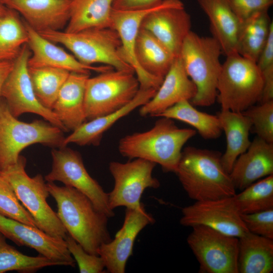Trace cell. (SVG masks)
I'll list each match as a JSON object with an SVG mask.
<instances>
[{"instance_id":"obj_18","label":"cell","mask_w":273,"mask_h":273,"mask_svg":"<svg viewBox=\"0 0 273 273\" xmlns=\"http://www.w3.org/2000/svg\"><path fill=\"white\" fill-rule=\"evenodd\" d=\"M159 5L151 8L141 10L113 9L111 13V27L119 35L122 55L135 73L140 88L158 89L163 80L144 71L139 66L135 55V41L142 22L144 18Z\"/></svg>"},{"instance_id":"obj_34","label":"cell","mask_w":273,"mask_h":273,"mask_svg":"<svg viewBox=\"0 0 273 273\" xmlns=\"http://www.w3.org/2000/svg\"><path fill=\"white\" fill-rule=\"evenodd\" d=\"M233 197L240 214L273 208V174L253 183Z\"/></svg>"},{"instance_id":"obj_13","label":"cell","mask_w":273,"mask_h":273,"mask_svg":"<svg viewBox=\"0 0 273 273\" xmlns=\"http://www.w3.org/2000/svg\"><path fill=\"white\" fill-rule=\"evenodd\" d=\"M156 164L141 158L125 163L112 161L109 169L114 180L113 190L108 194L110 207L138 209L144 205L141 198L147 188L157 189L159 181L153 176Z\"/></svg>"},{"instance_id":"obj_33","label":"cell","mask_w":273,"mask_h":273,"mask_svg":"<svg viewBox=\"0 0 273 273\" xmlns=\"http://www.w3.org/2000/svg\"><path fill=\"white\" fill-rule=\"evenodd\" d=\"M34 93L39 102L52 109L70 72L53 67H28Z\"/></svg>"},{"instance_id":"obj_42","label":"cell","mask_w":273,"mask_h":273,"mask_svg":"<svg viewBox=\"0 0 273 273\" xmlns=\"http://www.w3.org/2000/svg\"><path fill=\"white\" fill-rule=\"evenodd\" d=\"M163 0H114L113 9L120 10L149 9L160 4Z\"/></svg>"},{"instance_id":"obj_17","label":"cell","mask_w":273,"mask_h":273,"mask_svg":"<svg viewBox=\"0 0 273 273\" xmlns=\"http://www.w3.org/2000/svg\"><path fill=\"white\" fill-rule=\"evenodd\" d=\"M0 232L16 244L32 248L61 265L74 267L75 261L64 239L51 236L36 227L0 214Z\"/></svg>"},{"instance_id":"obj_20","label":"cell","mask_w":273,"mask_h":273,"mask_svg":"<svg viewBox=\"0 0 273 273\" xmlns=\"http://www.w3.org/2000/svg\"><path fill=\"white\" fill-rule=\"evenodd\" d=\"M28 35V45L31 54L28 61V67H53L62 69L70 72L89 74L90 71L103 72L112 68L95 67L83 64L74 56L63 49L41 36L24 20Z\"/></svg>"},{"instance_id":"obj_44","label":"cell","mask_w":273,"mask_h":273,"mask_svg":"<svg viewBox=\"0 0 273 273\" xmlns=\"http://www.w3.org/2000/svg\"><path fill=\"white\" fill-rule=\"evenodd\" d=\"M8 8L5 6L0 0V18L4 16L7 12Z\"/></svg>"},{"instance_id":"obj_16","label":"cell","mask_w":273,"mask_h":273,"mask_svg":"<svg viewBox=\"0 0 273 273\" xmlns=\"http://www.w3.org/2000/svg\"><path fill=\"white\" fill-rule=\"evenodd\" d=\"M154 222V217L146 212L144 205L138 209L126 208L121 228L114 239L102 244L98 251L109 272H125L127 261L133 254L136 238L144 228Z\"/></svg>"},{"instance_id":"obj_40","label":"cell","mask_w":273,"mask_h":273,"mask_svg":"<svg viewBox=\"0 0 273 273\" xmlns=\"http://www.w3.org/2000/svg\"><path fill=\"white\" fill-rule=\"evenodd\" d=\"M241 217L248 232L273 239V208Z\"/></svg>"},{"instance_id":"obj_28","label":"cell","mask_w":273,"mask_h":273,"mask_svg":"<svg viewBox=\"0 0 273 273\" xmlns=\"http://www.w3.org/2000/svg\"><path fill=\"white\" fill-rule=\"evenodd\" d=\"M70 18L65 31L76 32L111 27L114 0H70Z\"/></svg>"},{"instance_id":"obj_7","label":"cell","mask_w":273,"mask_h":273,"mask_svg":"<svg viewBox=\"0 0 273 273\" xmlns=\"http://www.w3.org/2000/svg\"><path fill=\"white\" fill-rule=\"evenodd\" d=\"M263 87L256 63L234 54L222 64L216 100L221 110L243 112L259 102Z\"/></svg>"},{"instance_id":"obj_32","label":"cell","mask_w":273,"mask_h":273,"mask_svg":"<svg viewBox=\"0 0 273 273\" xmlns=\"http://www.w3.org/2000/svg\"><path fill=\"white\" fill-rule=\"evenodd\" d=\"M18 14L8 8L0 18V62L14 61L28 42L25 26Z\"/></svg>"},{"instance_id":"obj_26","label":"cell","mask_w":273,"mask_h":273,"mask_svg":"<svg viewBox=\"0 0 273 273\" xmlns=\"http://www.w3.org/2000/svg\"><path fill=\"white\" fill-rule=\"evenodd\" d=\"M217 116L226 141L225 151L221 156V163L230 173L236 159L251 144L249 134L252 123L243 112L221 110Z\"/></svg>"},{"instance_id":"obj_1","label":"cell","mask_w":273,"mask_h":273,"mask_svg":"<svg viewBox=\"0 0 273 273\" xmlns=\"http://www.w3.org/2000/svg\"><path fill=\"white\" fill-rule=\"evenodd\" d=\"M56 202L57 214L67 234L91 254L99 255L100 246L111 240L108 217L99 211L90 200L74 188L47 183Z\"/></svg>"},{"instance_id":"obj_31","label":"cell","mask_w":273,"mask_h":273,"mask_svg":"<svg viewBox=\"0 0 273 273\" xmlns=\"http://www.w3.org/2000/svg\"><path fill=\"white\" fill-rule=\"evenodd\" d=\"M158 117H166L186 123L195 128L203 138L207 140L219 138L222 131L217 115L198 110L190 101H182L175 104Z\"/></svg>"},{"instance_id":"obj_6","label":"cell","mask_w":273,"mask_h":273,"mask_svg":"<svg viewBox=\"0 0 273 273\" xmlns=\"http://www.w3.org/2000/svg\"><path fill=\"white\" fill-rule=\"evenodd\" d=\"M64 139L59 127L43 120L20 121L0 102V171L16 164L25 148L37 143L63 147Z\"/></svg>"},{"instance_id":"obj_43","label":"cell","mask_w":273,"mask_h":273,"mask_svg":"<svg viewBox=\"0 0 273 273\" xmlns=\"http://www.w3.org/2000/svg\"><path fill=\"white\" fill-rule=\"evenodd\" d=\"M14 63V61L0 62V98L3 86L13 68Z\"/></svg>"},{"instance_id":"obj_30","label":"cell","mask_w":273,"mask_h":273,"mask_svg":"<svg viewBox=\"0 0 273 273\" xmlns=\"http://www.w3.org/2000/svg\"><path fill=\"white\" fill-rule=\"evenodd\" d=\"M273 27L268 11L258 12L241 23L238 53L256 63Z\"/></svg>"},{"instance_id":"obj_15","label":"cell","mask_w":273,"mask_h":273,"mask_svg":"<svg viewBox=\"0 0 273 273\" xmlns=\"http://www.w3.org/2000/svg\"><path fill=\"white\" fill-rule=\"evenodd\" d=\"M141 28L151 33L176 58L191 31V19L180 0H163L144 18Z\"/></svg>"},{"instance_id":"obj_29","label":"cell","mask_w":273,"mask_h":273,"mask_svg":"<svg viewBox=\"0 0 273 273\" xmlns=\"http://www.w3.org/2000/svg\"><path fill=\"white\" fill-rule=\"evenodd\" d=\"M135 55L144 71L162 79L175 58L154 35L142 28L135 41Z\"/></svg>"},{"instance_id":"obj_12","label":"cell","mask_w":273,"mask_h":273,"mask_svg":"<svg viewBox=\"0 0 273 273\" xmlns=\"http://www.w3.org/2000/svg\"><path fill=\"white\" fill-rule=\"evenodd\" d=\"M31 54L28 45L24 44L3 86L1 97L15 117L26 113L36 114L63 131H67L53 111L43 106L34 93L28 72V61Z\"/></svg>"},{"instance_id":"obj_21","label":"cell","mask_w":273,"mask_h":273,"mask_svg":"<svg viewBox=\"0 0 273 273\" xmlns=\"http://www.w3.org/2000/svg\"><path fill=\"white\" fill-rule=\"evenodd\" d=\"M8 8L21 14L37 32L61 30L70 18V0H1Z\"/></svg>"},{"instance_id":"obj_39","label":"cell","mask_w":273,"mask_h":273,"mask_svg":"<svg viewBox=\"0 0 273 273\" xmlns=\"http://www.w3.org/2000/svg\"><path fill=\"white\" fill-rule=\"evenodd\" d=\"M69 252L76 262L81 273L105 272V266L99 255L86 252L82 246L67 234L64 239Z\"/></svg>"},{"instance_id":"obj_36","label":"cell","mask_w":273,"mask_h":273,"mask_svg":"<svg viewBox=\"0 0 273 273\" xmlns=\"http://www.w3.org/2000/svg\"><path fill=\"white\" fill-rule=\"evenodd\" d=\"M0 214L37 228L34 219L21 203L11 185L1 175Z\"/></svg>"},{"instance_id":"obj_9","label":"cell","mask_w":273,"mask_h":273,"mask_svg":"<svg viewBox=\"0 0 273 273\" xmlns=\"http://www.w3.org/2000/svg\"><path fill=\"white\" fill-rule=\"evenodd\" d=\"M140 83L133 71L112 69L87 79L84 96L86 120L122 108L135 97Z\"/></svg>"},{"instance_id":"obj_27","label":"cell","mask_w":273,"mask_h":273,"mask_svg":"<svg viewBox=\"0 0 273 273\" xmlns=\"http://www.w3.org/2000/svg\"><path fill=\"white\" fill-rule=\"evenodd\" d=\"M238 239V273L273 271V239L249 232Z\"/></svg>"},{"instance_id":"obj_19","label":"cell","mask_w":273,"mask_h":273,"mask_svg":"<svg viewBox=\"0 0 273 273\" xmlns=\"http://www.w3.org/2000/svg\"><path fill=\"white\" fill-rule=\"evenodd\" d=\"M196 93V85L186 73L179 56L174 59L155 95L140 107V114L143 117H158L179 102L191 101Z\"/></svg>"},{"instance_id":"obj_38","label":"cell","mask_w":273,"mask_h":273,"mask_svg":"<svg viewBox=\"0 0 273 273\" xmlns=\"http://www.w3.org/2000/svg\"><path fill=\"white\" fill-rule=\"evenodd\" d=\"M256 64L262 75L263 87L259 103L273 100V27Z\"/></svg>"},{"instance_id":"obj_24","label":"cell","mask_w":273,"mask_h":273,"mask_svg":"<svg viewBox=\"0 0 273 273\" xmlns=\"http://www.w3.org/2000/svg\"><path fill=\"white\" fill-rule=\"evenodd\" d=\"M89 74L71 72L61 88L52 110L67 131L86 121L84 96Z\"/></svg>"},{"instance_id":"obj_41","label":"cell","mask_w":273,"mask_h":273,"mask_svg":"<svg viewBox=\"0 0 273 273\" xmlns=\"http://www.w3.org/2000/svg\"><path fill=\"white\" fill-rule=\"evenodd\" d=\"M240 23L260 12L268 11L273 0H228Z\"/></svg>"},{"instance_id":"obj_37","label":"cell","mask_w":273,"mask_h":273,"mask_svg":"<svg viewBox=\"0 0 273 273\" xmlns=\"http://www.w3.org/2000/svg\"><path fill=\"white\" fill-rule=\"evenodd\" d=\"M243 113L251 121V131L266 142L273 143V100L254 105Z\"/></svg>"},{"instance_id":"obj_14","label":"cell","mask_w":273,"mask_h":273,"mask_svg":"<svg viewBox=\"0 0 273 273\" xmlns=\"http://www.w3.org/2000/svg\"><path fill=\"white\" fill-rule=\"evenodd\" d=\"M233 196L195 201L183 207L180 223L191 228L204 225L227 235L241 237L248 231L241 219Z\"/></svg>"},{"instance_id":"obj_11","label":"cell","mask_w":273,"mask_h":273,"mask_svg":"<svg viewBox=\"0 0 273 273\" xmlns=\"http://www.w3.org/2000/svg\"><path fill=\"white\" fill-rule=\"evenodd\" d=\"M51 171L45 176L48 183L62 182L65 186L77 190L86 196L101 212L111 218L115 215L109 206L108 194L88 173L78 152L66 146L51 152Z\"/></svg>"},{"instance_id":"obj_8","label":"cell","mask_w":273,"mask_h":273,"mask_svg":"<svg viewBox=\"0 0 273 273\" xmlns=\"http://www.w3.org/2000/svg\"><path fill=\"white\" fill-rule=\"evenodd\" d=\"M26 164V159L20 156L17 163L0 171V175L11 185L37 227L51 236L64 240L67 232L47 202L50 193L43 177L40 174L30 177L25 171Z\"/></svg>"},{"instance_id":"obj_4","label":"cell","mask_w":273,"mask_h":273,"mask_svg":"<svg viewBox=\"0 0 273 273\" xmlns=\"http://www.w3.org/2000/svg\"><path fill=\"white\" fill-rule=\"evenodd\" d=\"M221 53L219 43L212 36H201L191 31L184 41L179 57L197 88L191 101L193 106L208 107L216 100Z\"/></svg>"},{"instance_id":"obj_22","label":"cell","mask_w":273,"mask_h":273,"mask_svg":"<svg viewBox=\"0 0 273 273\" xmlns=\"http://www.w3.org/2000/svg\"><path fill=\"white\" fill-rule=\"evenodd\" d=\"M229 174L236 190L240 191L273 174V143L256 136L236 159Z\"/></svg>"},{"instance_id":"obj_25","label":"cell","mask_w":273,"mask_h":273,"mask_svg":"<svg viewBox=\"0 0 273 273\" xmlns=\"http://www.w3.org/2000/svg\"><path fill=\"white\" fill-rule=\"evenodd\" d=\"M208 17L212 37L219 43L225 56L238 53L241 23L228 0H198Z\"/></svg>"},{"instance_id":"obj_2","label":"cell","mask_w":273,"mask_h":273,"mask_svg":"<svg viewBox=\"0 0 273 273\" xmlns=\"http://www.w3.org/2000/svg\"><path fill=\"white\" fill-rule=\"evenodd\" d=\"M161 117L149 130L122 138L118 150L124 157L150 161L160 165L165 172L175 173L184 146L197 131L179 128L173 119Z\"/></svg>"},{"instance_id":"obj_23","label":"cell","mask_w":273,"mask_h":273,"mask_svg":"<svg viewBox=\"0 0 273 273\" xmlns=\"http://www.w3.org/2000/svg\"><path fill=\"white\" fill-rule=\"evenodd\" d=\"M157 89L140 88L133 100L120 109L85 121L65 138L63 147L70 143L79 146L99 145L104 133L115 123L148 102Z\"/></svg>"},{"instance_id":"obj_3","label":"cell","mask_w":273,"mask_h":273,"mask_svg":"<svg viewBox=\"0 0 273 273\" xmlns=\"http://www.w3.org/2000/svg\"><path fill=\"white\" fill-rule=\"evenodd\" d=\"M221 155L192 146L183 150L175 173L191 199L213 200L236 194L230 174L221 163Z\"/></svg>"},{"instance_id":"obj_10","label":"cell","mask_w":273,"mask_h":273,"mask_svg":"<svg viewBox=\"0 0 273 273\" xmlns=\"http://www.w3.org/2000/svg\"><path fill=\"white\" fill-rule=\"evenodd\" d=\"M187 241L205 273H238L239 239L204 225H196Z\"/></svg>"},{"instance_id":"obj_5","label":"cell","mask_w":273,"mask_h":273,"mask_svg":"<svg viewBox=\"0 0 273 273\" xmlns=\"http://www.w3.org/2000/svg\"><path fill=\"white\" fill-rule=\"evenodd\" d=\"M38 33L54 43L65 46L83 64H103L115 70L134 72L122 55L120 38L112 27L89 28L72 33L50 30Z\"/></svg>"},{"instance_id":"obj_35","label":"cell","mask_w":273,"mask_h":273,"mask_svg":"<svg viewBox=\"0 0 273 273\" xmlns=\"http://www.w3.org/2000/svg\"><path fill=\"white\" fill-rule=\"evenodd\" d=\"M6 239L0 232V273L10 271L32 273L44 267L61 265L40 254L36 256L25 255L9 245Z\"/></svg>"}]
</instances>
